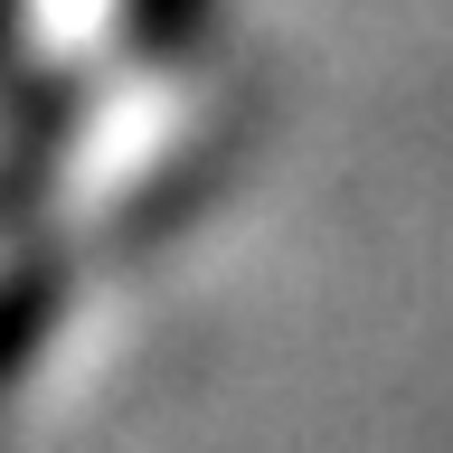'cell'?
<instances>
[{
	"label": "cell",
	"instance_id": "1",
	"mask_svg": "<svg viewBox=\"0 0 453 453\" xmlns=\"http://www.w3.org/2000/svg\"><path fill=\"white\" fill-rule=\"evenodd\" d=\"M123 0H19V48L48 66H76L85 48H104V28Z\"/></svg>",
	"mask_w": 453,
	"mask_h": 453
}]
</instances>
